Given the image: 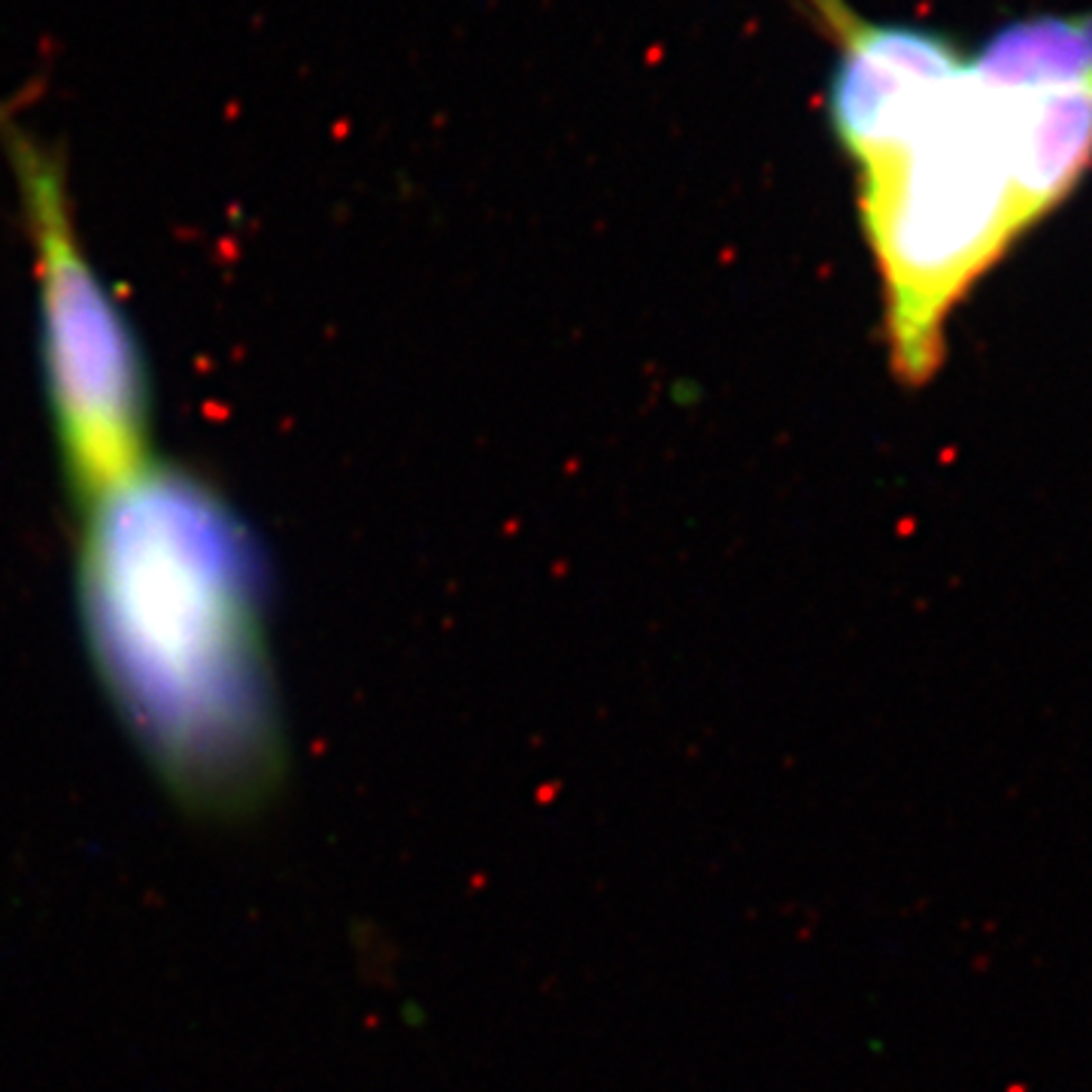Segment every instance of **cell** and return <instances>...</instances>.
<instances>
[{
    "label": "cell",
    "mask_w": 1092,
    "mask_h": 1092,
    "mask_svg": "<svg viewBox=\"0 0 1092 1092\" xmlns=\"http://www.w3.org/2000/svg\"><path fill=\"white\" fill-rule=\"evenodd\" d=\"M76 510L79 629L121 725L179 804L255 810L285 762L258 537L210 479L155 459Z\"/></svg>",
    "instance_id": "1"
},
{
    "label": "cell",
    "mask_w": 1092,
    "mask_h": 1092,
    "mask_svg": "<svg viewBox=\"0 0 1092 1092\" xmlns=\"http://www.w3.org/2000/svg\"><path fill=\"white\" fill-rule=\"evenodd\" d=\"M0 146L34 249L46 398L79 507L152 459L149 373L131 319L79 234L61 146L13 107H0Z\"/></svg>",
    "instance_id": "2"
},
{
    "label": "cell",
    "mask_w": 1092,
    "mask_h": 1092,
    "mask_svg": "<svg viewBox=\"0 0 1092 1092\" xmlns=\"http://www.w3.org/2000/svg\"><path fill=\"white\" fill-rule=\"evenodd\" d=\"M862 219L886 289L895 368L926 382L944 358V325L1023 225L996 131L992 94L971 73L914 146L862 167Z\"/></svg>",
    "instance_id": "3"
},
{
    "label": "cell",
    "mask_w": 1092,
    "mask_h": 1092,
    "mask_svg": "<svg viewBox=\"0 0 1092 1092\" xmlns=\"http://www.w3.org/2000/svg\"><path fill=\"white\" fill-rule=\"evenodd\" d=\"M810 4L841 46L828 83V121L850 158L862 170L914 146L968 76L956 43L919 24L868 22L844 0Z\"/></svg>",
    "instance_id": "4"
},
{
    "label": "cell",
    "mask_w": 1092,
    "mask_h": 1092,
    "mask_svg": "<svg viewBox=\"0 0 1092 1092\" xmlns=\"http://www.w3.org/2000/svg\"><path fill=\"white\" fill-rule=\"evenodd\" d=\"M989 94L1016 216L1029 231L1092 167V85L989 88Z\"/></svg>",
    "instance_id": "5"
},
{
    "label": "cell",
    "mask_w": 1092,
    "mask_h": 1092,
    "mask_svg": "<svg viewBox=\"0 0 1092 1092\" xmlns=\"http://www.w3.org/2000/svg\"><path fill=\"white\" fill-rule=\"evenodd\" d=\"M968 64L983 85L1005 92L1092 85V10L1010 22Z\"/></svg>",
    "instance_id": "6"
}]
</instances>
